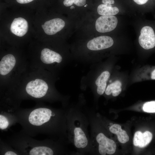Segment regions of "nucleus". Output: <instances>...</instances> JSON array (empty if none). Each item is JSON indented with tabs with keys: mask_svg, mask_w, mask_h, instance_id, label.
Returning <instances> with one entry per match:
<instances>
[{
	"mask_svg": "<svg viewBox=\"0 0 155 155\" xmlns=\"http://www.w3.org/2000/svg\"><path fill=\"white\" fill-rule=\"evenodd\" d=\"M117 23V19L115 16H102L96 20L95 28L96 30L99 32H108L116 28Z\"/></svg>",
	"mask_w": 155,
	"mask_h": 155,
	"instance_id": "20e7f679",
	"label": "nucleus"
},
{
	"mask_svg": "<svg viewBox=\"0 0 155 155\" xmlns=\"http://www.w3.org/2000/svg\"><path fill=\"white\" fill-rule=\"evenodd\" d=\"M34 0H16L17 2L21 4L27 3H30Z\"/></svg>",
	"mask_w": 155,
	"mask_h": 155,
	"instance_id": "5701e85b",
	"label": "nucleus"
},
{
	"mask_svg": "<svg viewBox=\"0 0 155 155\" xmlns=\"http://www.w3.org/2000/svg\"><path fill=\"white\" fill-rule=\"evenodd\" d=\"M140 45L145 49H149L155 46V35L152 28L149 26L144 27L141 29L139 38Z\"/></svg>",
	"mask_w": 155,
	"mask_h": 155,
	"instance_id": "39448f33",
	"label": "nucleus"
},
{
	"mask_svg": "<svg viewBox=\"0 0 155 155\" xmlns=\"http://www.w3.org/2000/svg\"><path fill=\"white\" fill-rule=\"evenodd\" d=\"M110 125L109 131L112 133L117 135L118 140L120 142L124 144L129 141V137L127 132L121 129L120 125L112 123H110Z\"/></svg>",
	"mask_w": 155,
	"mask_h": 155,
	"instance_id": "ddd939ff",
	"label": "nucleus"
},
{
	"mask_svg": "<svg viewBox=\"0 0 155 155\" xmlns=\"http://www.w3.org/2000/svg\"><path fill=\"white\" fill-rule=\"evenodd\" d=\"M87 5H85L84 6V7H86V6H87Z\"/></svg>",
	"mask_w": 155,
	"mask_h": 155,
	"instance_id": "bb28decb",
	"label": "nucleus"
},
{
	"mask_svg": "<svg viewBox=\"0 0 155 155\" xmlns=\"http://www.w3.org/2000/svg\"><path fill=\"white\" fill-rule=\"evenodd\" d=\"M54 154L53 150L50 148L44 146L35 147L31 150L30 155H52Z\"/></svg>",
	"mask_w": 155,
	"mask_h": 155,
	"instance_id": "f3484780",
	"label": "nucleus"
},
{
	"mask_svg": "<svg viewBox=\"0 0 155 155\" xmlns=\"http://www.w3.org/2000/svg\"><path fill=\"white\" fill-rule=\"evenodd\" d=\"M40 59L44 63L49 64L54 62L60 63L62 59L59 53L47 48H44L41 52Z\"/></svg>",
	"mask_w": 155,
	"mask_h": 155,
	"instance_id": "f8f14e48",
	"label": "nucleus"
},
{
	"mask_svg": "<svg viewBox=\"0 0 155 155\" xmlns=\"http://www.w3.org/2000/svg\"><path fill=\"white\" fill-rule=\"evenodd\" d=\"M75 8V7L74 6H72L70 7V9H74Z\"/></svg>",
	"mask_w": 155,
	"mask_h": 155,
	"instance_id": "a878e982",
	"label": "nucleus"
},
{
	"mask_svg": "<svg viewBox=\"0 0 155 155\" xmlns=\"http://www.w3.org/2000/svg\"><path fill=\"white\" fill-rule=\"evenodd\" d=\"M121 83L120 81H115L108 86L105 91L106 94L109 95L112 93L113 96H118L121 91Z\"/></svg>",
	"mask_w": 155,
	"mask_h": 155,
	"instance_id": "dca6fc26",
	"label": "nucleus"
},
{
	"mask_svg": "<svg viewBox=\"0 0 155 155\" xmlns=\"http://www.w3.org/2000/svg\"><path fill=\"white\" fill-rule=\"evenodd\" d=\"M136 3L139 5H143L146 3L148 0H133Z\"/></svg>",
	"mask_w": 155,
	"mask_h": 155,
	"instance_id": "412c9836",
	"label": "nucleus"
},
{
	"mask_svg": "<svg viewBox=\"0 0 155 155\" xmlns=\"http://www.w3.org/2000/svg\"><path fill=\"white\" fill-rule=\"evenodd\" d=\"M98 13L102 16H111L115 15L119 12V9L116 7H112L111 4H101L97 8Z\"/></svg>",
	"mask_w": 155,
	"mask_h": 155,
	"instance_id": "2eb2a0df",
	"label": "nucleus"
},
{
	"mask_svg": "<svg viewBox=\"0 0 155 155\" xmlns=\"http://www.w3.org/2000/svg\"><path fill=\"white\" fill-rule=\"evenodd\" d=\"M110 76L109 72L105 71L102 73L96 79L95 84L97 86V91L99 94L102 95L105 92L106 86V82Z\"/></svg>",
	"mask_w": 155,
	"mask_h": 155,
	"instance_id": "4468645a",
	"label": "nucleus"
},
{
	"mask_svg": "<svg viewBox=\"0 0 155 155\" xmlns=\"http://www.w3.org/2000/svg\"><path fill=\"white\" fill-rule=\"evenodd\" d=\"M5 155H17V154L13 152L9 151L6 152L4 154Z\"/></svg>",
	"mask_w": 155,
	"mask_h": 155,
	"instance_id": "b1692460",
	"label": "nucleus"
},
{
	"mask_svg": "<svg viewBox=\"0 0 155 155\" xmlns=\"http://www.w3.org/2000/svg\"><path fill=\"white\" fill-rule=\"evenodd\" d=\"M152 137V134L150 131H147L143 133L140 131H136L133 139V145L141 148H144L150 143Z\"/></svg>",
	"mask_w": 155,
	"mask_h": 155,
	"instance_id": "9d476101",
	"label": "nucleus"
},
{
	"mask_svg": "<svg viewBox=\"0 0 155 155\" xmlns=\"http://www.w3.org/2000/svg\"><path fill=\"white\" fill-rule=\"evenodd\" d=\"M48 88L47 83L43 80L36 79L29 82L26 87L27 93L30 96L36 98L44 96Z\"/></svg>",
	"mask_w": 155,
	"mask_h": 155,
	"instance_id": "f03ea898",
	"label": "nucleus"
},
{
	"mask_svg": "<svg viewBox=\"0 0 155 155\" xmlns=\"http://www.w3.org/2000/svg\"><path fill=\"white\" fill-rule=\"evenodd\" d=\"M73 142L78 149H83L88 145L89 142L86 134L82 126H75L73 129Z\"/></svg>",
	"mask_w": 155,
	"mask_h": 155,
	"instance_id": "0eeeda50",
	"label": "nucleus"
},
{
	"mask_svg": "<svg viewBox=\"0 0 155 155\" xmlns=\"http://www.w3.org/2000/svg\"><path fill=\"white\" fill-rule=\"evenodd\" d=\"M151 78L152 80H155V69L151 73Z\"/></svg>",
	"mask_w": 155,
	"mask_h": 155,
	"instance_id": "393cba45",
	"label": "nucleus"
},
{
	"mask_svg": "<svg viewBox=\"0 0 155 155\" xmlns=\"http://www.w3.org/2000/svg\"><path fill=\"white\" fill-rule=\"evenodd\" d=\"M86 2V0H64L63 4L66 7L71 5L73 3L78 6L84 5Z\"/></svg>",
	"mask_w": 155,
	"mask_h": 155,
	"instance_id": "6ab92c4d",
	"label": "nucleus"
},
{
	"mask_svg": "<svg viewBox=\"0 0 155 155\" xmlns=\"http://www.w3.org/2000/svg\"><path fill=\"white\" fill-rule=\"evenodd\" d=\"M51 110L45 108H40L32 111L28 117V121L31 125L40 126L48 122L53 116Z\"/></svg>",
	"mask_w": 155,
	"mask_h": 155,
	"instance_id": "f257e3e1",
	"label": "nucleus"
},
{
	"mask_svg": "<svg viewBox=\"0 0 155 155\" xmlns=\"http://www.w3.org/2000/svg\"><path fill=\"white\" fill-rule=\"evenodd\" d=\"M9 125V121L7 118L2 115H0V128L3 129H6Z\"/></svg>",
	"mask_w": 155,
	"mask_h": 155,
	"instance_id": "aec40b11",
	"label": "nucleus"
},
{
	"mask_svg": "<svg viewBox=\"0 0 155 155\" xmlns=\"http://www.w3.org/2000/svg\"><path fill=\"white\" fill-rule=\"evenodd\" d=\"M96 140L98 144V150L100 154L112 155L115 153L117 147L115 143L103 133H98L96 137Z\"/></svg>",
	"mask_w": 155,
	"mask_h": 155,
	"instance_id": "7ed1b4c3",
	"label": "nucleus"
},
{
	"mask_svg": "<svg viewBox=\"0 0 155 155\" xmlns=\"http://www.w3.org/2000/svg\"><path fill=\"white\" fill-rule=\"evenodd\" d=\"M102 2L105 4H112L115 3L114 0H102Z\"/></svg>",
	"mask_w": 155,
	"mask_h": 155,
	"instance_id": "4be33fe9",
	"label": "nucleus"
},
{
	"mask_svg": "<svg viewBox=\"0 0 155 155\" xmlns=\"http://www.w3.org/2000/svg\"><path fill=\"white\" fill-rule=\"evenodd\" d=\"M142 108L144 111L146 112L155 113V101L145 103L143 105Z\"/></svg>",
	"mask_w": 155,
	"mask_h": 155,
	"instance_id": "a211bd4d",
	"label": "nucleus"
},
{
	"mask_svg": "<svg viewBox=\"0 0 155 155\" xmlns=\"http://www.w3.org/2000/svg\"><path fill=\"white\" fill-rule=\"evenodd\" d=\"M28 27L27 21L23 18L19 17L14 19L11 24L10 29L13 34L22 37L26 33Z\"/></svg>",
	"mask_w": 155,
	"mask_h": 155,
	"instance_id": "1a4fd4ad",
	"label": "nucleus"
},
{
	"mask_svg": "<svg viewBox=\"0 0 155 155\" xmlns=\"http://www.w3.org/2000/svg\"><path fill=\"white\" fill-rule=\"evenodd\" d=\"M113 40L110 36H100L90 40L87 45L88 48L92 51H97L109 48L113 44Z\"/></svg>",
	"mask_w": 155,
	"mask_h": 155,
	"instance_id": "423d86ee",
	"label": "nucleus"
},
{
	"mask_svg": "<svg viewBox=\"0 0 155 155\" xmlns=\"http://www.w3.org/2000/svg\"><path fill=\"white\" fill-rule=\"evenodd\" d=\"M65 24L62 19L56 18L46 22L42 27L45 33L53 35L61 30L64 27Z\"/></svg>",
	"mask_w": 155,
	"mask_h": 155,
	"instance_id": "6e6552de",
	"label": "nucleus"
},
{
	"mask_svg": "<svg viewBox=\"0 0 155 155\" xmlns=\"http://www.w3.org/2000/svg\"><path fill=\"white\" fill-rule=\"evenodd\" d=\"M16 62L14 57L12 54L7 55L4 56L0 62V74L5 75L13 69Z\"/></svg>",
	"mask_w": 155,
	"mask_h": 155,
	"instance_id": "9b49d317",
	"label": "nucleus"
}]
</instances>
